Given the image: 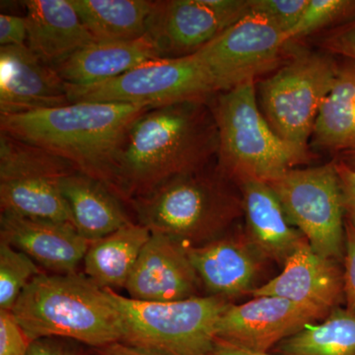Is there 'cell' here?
Wrapping results in <instances>:
<instances>
[{
    "mask_svg": "<svg viewBox=\"0 0 355 355\" xmlns=\"http://www.w3.org/2000/svg\"><path fill=\"white\" fill-rule=\"evenodd\" d=\"M289 44L279 28L250 10L193 55L217 94L277 69Z\"/></svg>",
    "mask_w": 355,
    "mask_h": 355,
    "instance_id": "cell-11",
    "label": "cell"
},
{
    "mask_svg": "<svg viewBox=\"0 0 355 355\" xmlns=\"http://www.w3.org/2000/svg\"><path fill=\"white\" fill-rule=\"evenodd\" d=\"M328 315L287 299L258 296L229 306L217 324L216 338L240 349L268 354L282 340Z\"/></svg>",
    "mask_w": 355,
    "mask_h": 355,
    "instance_id": "cell-13",
    "label": "cell"
},
{
    "mask_svg": "<svg viewBox=\"0 0 355 355\" xmlns=\"http://www.w3.org/2000/svg\"><path fill=\"white\" fill-rule=\"evenodd\" d=\"M257 81L217 93L209 103L217 132V169L235 184L248 179L268 182L311 160L279 137L259 105Z\"/></svg>",
    "mask_w": 355,
    "mask_h": 355,
    "instance_id": "cell-5",
    "label": "cell"
},
{
    "mask_svg": "<svg viewBox=\"0 0 355 355\" xmlns=\"http://www.w3.org/2000/svg\"><path fill=\"white\" fill-rule=\"evenodd\" d=\"M40 273L29 256L0 241V310L12 311L21 293Z\"/></svg>",
    "mask_w": 355,
    "mask_h": 355,
    "instance_id": "cell-27",
    "label": "cell"
},
{
    "mask_svg": "<svg viewBox=\"0 0 355 355\" xmlns=\"http://www.w3.org/2000/svg\"><path fill=\"white\" fill-rule=\"evenodd\" d=\"M343 266V296L345 308L355 313V228L347 219Z\"/></svg>",
    "mask_w": 355,
    "mask_h": 355,
    "instance_id": "cell-32",
    "label": "cell"
},
{
    "mask_svg": "<svg viewBox=\"0 0 355 355\" xmlns=\"http://www.w3.org/2000/svg\"><path fill=\"white\" fill-rule=\"evenodd\" d=\"M309 0H250V10L260 14L286 35L294 29Z\"/></svg>",
    "mask_w": 355,
    "mask_h": 355,
    "instance_id": "cell-29",
    "label": "cell"
},
{
    "mask_svg": "<svg viewBox=\"0 0 355 355\" xmlns=\"http://www.w3.org/2000/svg\"><path fill=\"white\" fill-rule=\"evenodd\" d=\"M28 355H83L64 338H43L34 340Z\"/></svg>",
    "mask_w": 355,
    "mask_h": 355,
    "instance_id": "cell-35",
    "label": "cell"
},
{
    "mask_svg": "<svg viewBox=\"0 0 355 355\" xmlns=\"http://www.w3.org/2000/svg\"><path fill=\"white\" fill-rule=\"evenodd\" d=\"M249 295L277 296L330 314L345 299L343 272L338 261L316 253L304 240L287 259L282 273Z\"/></svg>",
    "mask_w": 355,
    "mask_h": 355,
    "instance_id": "cell-16",
    "label": "cell"
},
{
    "mask_svg": "<svg viewBox=\"0 0 355 355\" xmlns=\"http://www.w3.org/2000/svg\"><path fill=\"white\" fill-rule=\"evenodd\" d=\"M96 42L133 41L146 36L153 1L70 0Z\"/></svg>",
    "mask_w": 355,
    "mask_h": 355,
    "instance_id": "cell-25",
    "label": "cell"
},
{
    "mask_svg": "<svg viewBox=\"0 0 355 355\" xmlns=\"http://www.w3.org/2000/svg\"><path fill=\"white\" fill-rule=\"evenodd\" d=\"M202 286L186 247L167 236L151 233L125 289L135 300L172 302L198 297Z\"/></svg>",
    "mask_w": 355,
    "mask_h": 355,
    "instance_id": "cell-14",
    "label": "cell"
},
{
    "mask_svg": "<svg viewBox=\"0 0 355 355\" xmlns=\"http://www.w3.org/2000/svg\"><path fill=\"white\" fill-rule=\"evenodd\" d=\"M338 62L326 51H296L257 81L259 105L282 139L309 150L320 110L335 81Z\"/></svg>",
    "mask_w": 355,
    "mask_h": 355,
    "instance_id": "cell-7",
    "label": "cell"
},
{
    "mask_svg": "<svg viewBox=\"0 0 355 355\" xmlns=\"http://www.w3.org/2000/svg\"><path fill=\"white\" fill-rule=\"evenodd\" d=\"M22 3L28 25L27 46L44 64L55 67L77 51L96 43L70 0H28Z\"/></svg>",
    "mask_w": 355,
    "mask_h": 355,
    "instance_id": "cell-20",
    "label": "cell"
},
{
    "mask_svg": "<svg viewBox=\"0 0 355 355\" xmlns=\"http://www.w3.org/2000/svg\"><path fill=\"white\" fill-rule=\"evenodd\" d=\"M250 11V0L153 1L146 35L161 58L195 55Z\"/></svg>",
    "mask_w": 355,
    "mask_h": 355,
    "instance_id": "cell-12",
    "label": "cell"
},
{
    "mask_svg": "<svg viewBox=\"0 0 355 355\" xmlns=\"http://www.w3.org/2000/svg\"><path fill=\"white\" fill-rule=\"evenodd\" d=\"M334 163L342 193L345 219L355 228V168L338 158L334 159Z\"/></svg>",
    "mask_w": 355,
    "mask_h": 355,
    "instance_id": "cell-33",
    "label": "cell"
},
{
    "mask_svg": "<svg viewBox=\"0 0 355 355\" xmlns=\"http://www.w3.org/2000/svg\"><path fill=\"white\" fill-rule=\"evenodd\" d=\"M186 251L210 295L228 300L254 291L263 258L245 233L222 235L202 246L186 247Z\"/></svg>",
    "mask_w": 355,
    "mask_h": 355,
    "instance_id": "cell-18",
    "label": "cell"
},
{
    "mask_svg": "<svg viewBox=\"0 0 355 355\" xmlns=\"http://www.w3.org/2000/svg\"><path fill=\"white\" fill-rule=\"evenodd\" d=\"M275 355H355V313L340 306L321 323L308 324L282 340Z\"/></svg>",
    "mask_w": 355,
    "mask_h": 355,
    "instance_id": "cell-26",
    "label": "cell"
},
{
    "mask_svg": "<svg viewBox=\"0 0 355 355\" xmlns=\"http://www.w3.org/2000/svg\"><path fill=\"white\" fill-rule=\"evenodd\" d=\"M12 313L32 342L60 338L95 349L121 343L123 322L106 289L79 273H40Z\"/></svg>",
    "mask_w": 355,
    "mask_h": 355,
    "instance_id": "cell-3",
    "label": "cell"
},
{
    "mask_svg": "<svg viewBox=\"0 0 355 355\" xmlns=\"http://www.w3.org/2000/svg\"><path fill=\"white\" fill-rule=\"evenodd\" d=\"M60 190L74 227L92 243L132 223L121 200L102 182L73 171L64 177Z\"/></svg>",
    "mask_w": 355,
    "mask_h": 355,
    "instance_id": "cell-22",
    "label": "cell"
},
{
    "mask_svg": "<svg viewBox=\"0 0 355 355\" xmlns=\"http://www.w3.org/2000/svg\"><path fill=\"white\" fill-rule=\"evenodd\" d=\"M123 322L121 343L162 355H209L231 303L218 296L149 302L106 288Z\"/></svg>",
    "mask_w": 355,
    "mask_h": 355,
    "instance_id": "cell-6",
    "label": "cell"
},
{
    "mask_svg": "<svg viewBox=\"0 0 355 355\" xmlns=\"http://www.w3.org/2000/svg\"><path fill=\"white\" fill-rule=\"evenodd\" d=\"M216 94L195 55L158 58L125 73L87 86L69 84L70 103H116L159 108L184 102H209Z\"/></svg>",
    "mask_w": 355,
    "mask_h": 355,
    "instance_id": "cell-8",
    "label": "cell"
},
{
    "mask_svg": "<svg viewBox=\"0 0 355 355\" xmlns=\"http://www.w3.org/2000/svg\"><path fill=\"white\" fill-rule=\"evenodd\" d=\"M149 109L116 103H72L0 116V132L62 159L114 191V169L128 133Z\"/></svg>",
    "mask_w": 355,
    "mask_h": 355,
    "instance_id": "cell-2",
    "label": "cell"
},
{
    "mask_svg": "<svg viewBox=\"0 0 355 355\" xmlns=\"http://www.w3.org/2000/svg\"><path fill=\"white\" fill-rule=\"evenodd\" d=\"M0 238L37 265L62 275L76 272L90 245L70 224L11 214H1Z\"/></svg>",
    "mask_w": 355,
    "mask_h": 355,
    "instance_id": "cell-17",
    "label": "cell"
},
{
    "mask_svg": "<svg viewBox=\"0 0 355 355\" xmlns=\"http://www.w3.org/2000/svg\"><path fill=\"white\" fill-rule=\"evenodd\" d=\"M218 150L209 102L147 110L130 128L114 173V193L130 203L173 178L202 171Z\"/></svg>",
    "mask_w": 355,
    "mask_h": 355,
    "instance_id": "cell-1",
    "label": "cell"
},
{
    "mask_svg": "<svg viewBox=\"0 0 355 355\" xmlns=\"http://www.w3.org/2000/svg\"><path fill=\"white\" fill-rule=\"evenodd\" d=\"M76 171L62 159L0 132L1 214L74 226L60 183Z\"/></svg>",
    "mask_w": 355,
    "mask_h": 355,
    "instance_id": "cell-9",
    "label": "cell"
},
{
    "mask_svg": "<svg viewBox=\"0 0 355 355\" xmlns=\"http://www.w3.org/2000/svg\"><path fill=\"white\" fill-rule=\"evenodd\" d=\"M241 193L245 235L261 258L282 263L306 238L287 217L270 184L248 179L236 184Z\"/></svg>",
    "mask_w": 355,
    "mask_h": 355,
    "instance_id": "cell-19",
    "label": "cell"
},
{
    "mask_svg": "<svg viewBox=\"0 0 355 355\" xmlns=\"http://www.w3.org/2000/svg\"><path fill=\"white\" fill-rule=\"evenodd\" d=\"M266 183L312 249L324 258L343 261L345 214L334 160L294 168Z\"/></svg>",
    "mask_w": 355,
    "mask_h": 355,
    "instance_id": "cell-10",
    "label": "cell"
},
{
    "mask_svg": "<svg viewBox=\"0 0 355 355\" xmlns=\"http://www.w3.org/2000/svg\"><path fill=\"white\" fill-rule=\"evenodd\" d=\"M150 236L146 226L132 222L90 243L83 259L84 275L101 288H125Z\"/></svg>",
    "mask_w": 355,
    "mask_h": 355,
    "instance_id": "cell-23",
    "label": "cell"
},
{
    "mask_svg": "<svg viewBox=\"0 0 355 355\" xmlns=\"http://www.w3.org/2000/svg\"><path fill=\"white\" fill-rule=\"evenodd\" d=\"M318 44L331 55L355 62V19L324 32Z\"/></svg>",
    "mask_w": 355,
    "mask_h": 355,
    "instance_id": "cell-31",
    "label": "cell"
},
{
    "mask_svg": "<svg viewBox=\"0 0 355 355\" xmlns=\"http://www.w3.org/2000/svg\"><path fill=\"white\" fill-rule=\"evenodd\" d=\"M96 354L97 355H162L149 352V350L137 349L123 343H116L102 349H96Z\"/></svg>",
    "mask_w": 355,
    "mask_h": 355,
    "instance_id": "cell-36",
    "label": "cell"
},
{
    "mask_svg": "<svg viewBox=\"0 0 355 355\" xmlns=\"http://www.w3.org/2000/svg\"><path fill=\"white\" fill-rule=\"evenodd\" d=\"M355 19V0H309L297 25L289 34L295 43L322 31L327 32Z\"/></svg>",
    "mask_w": 355,
    "mask_h": 355,
    "instance_id": "cell-28",
    "label": "cell"
},
{
    "mask_svg": "<svg viewBox=\"0 0 355 355\" xmlns=\"http://www.w3.org/2000/svg\"><path fill=\"white\" fill-rule=\"evenodd\" d=\"M209 355H275L268 352V354H263V352H250V350L240 349V347H235V345H230V343L223 342V340L216 338L214 343V349Z\"/></svg>",
    "mask_w": 355,
    "mask_h": 355,
    "instance_id": "cell-37",
    "label": "cell"
},
{
    "mask_svg": "<svg viewBox=\"0 0 355 355\" xmlns=\"http://www.w3.org/2000/svg\"><path fill=\"white\" fill-rule=\"evenodd\" d=\"M71 104L69 84L27 46H0V116Z\"/></svg>",
    "mask_w": 355,
    "mask_h": 355,
    "instance_id": "cell-15",
    "label": "cell"
},
{
    "mask_svg": "<svg viewBox=\"0 0 355 355\" xmlns=\"http://www.w3.org/2000/svg\"><path fill=\"white\" fill-rule=\"evenodd\" d=\"M310 144L338 154L355 148V62L338 64L333 87L320 110Z\"/></svg>",
    "mask_w": 355,
    "mask_h": 355,
    "instance_id": "cell-24",
    "label": "cell"
},
{
    "mask_svg": "<svg viewBox=\"0 0 355 355\" xmlns=\"http://www.w3.org/2000/svg\"><path fill=\"white\" fill-rule=\"evenodd\" d=\"M336 158L340 159V160L345 161L347 164L355 168V148L347 151V153L338 154L336 156Z\"/></svg>",
    "mask_w": 355,
    "mask_h": 355,
    "instance_id": "cell-38",
    "label": "cell"
},
{
    "mask_svg": "<svg viewBox=\"0 0 355 355\" xmlns=\"http://www.w3.org/2000/svg\"><path fill=\"white\" fill-rule=\"evenodd\" d=\"M161 58L147 35L127 42H96L53 67L69 85L87 86L114 78L149 60Z\"/></svg>",
    "mask_w": 355,
    "mask_h": 355,
    "instance_id": "cell-21",
    "label": "cell"
},
{
    "mask_svg": "<svg viewBox=\"0 0 355 355\" xmlns=\"http://www.w3.org/2000/svg\"><path fill=\"white\" fill-rule=\"evenodd\" d=\"M32 343L12 311L0 310V355H28Z\"/></svg>",
    "mask_w": 355,
    "mask_h": 355,
    "instance_id": "cell-30",
    "label": "cell"
},
{
    "mask_svg": "<svg viewBox=\"0 0 355 355\" xmlns=\"http://www.w3.org/2000/svg\"><path fill=\"white\" fill-rule=\"evenodd\" d=\"M28 25L25 16L0 15V46H27Z\"/></svg>",
    "mask_w": 355,
    "mask_h": 355,
    "instance_id": "cell-34",
    "label": "cell"
},
{
    "mask_svg": "<svg viewBox=\"0 0 355 355\" xmlns=\"http://www.w3.org/2000/svg\"><path fill=\"white\" fill-rule=\"evenodd\" d=\"M217 169L173 178L130 205L151 233L184 247L202 246L221 237L243 216L241 193Z\"/></svg>",
    "mask_w": 355,
    "mask_h": 355,
    "instance_id": "cell-4",
    "label": "cell"
}]
</instances>
